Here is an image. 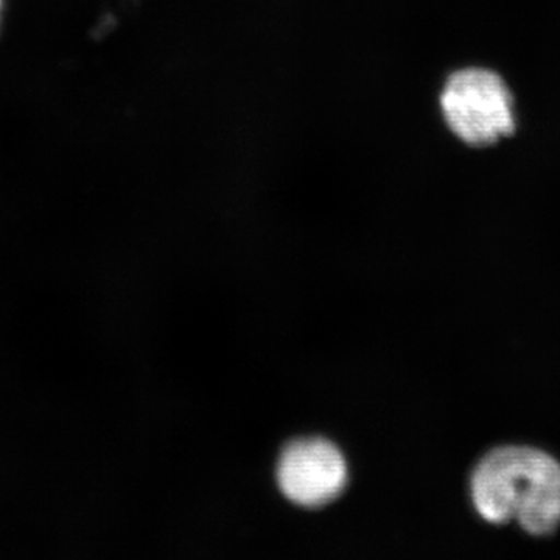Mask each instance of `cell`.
Here are the masks:
<instances>
[{
  "label": "cell",
  "instance_id": "obj_1",
  "mask_svg": "<svg viewBox=\"0 0 560 560\" xmlns=\"http://www.w3.org/2000/svg\"><path fill=\"white\" fill-rule=\"evenodd\" d=\"M470 497L482 521L551 536L560 526V463L526 445L493 448L471 471Z\"/></svg>",
  "mask_w": 560,
  "mask_h": 560
},
{
  "label": "cell",
  "instance_id": "obj_3",
  "mask_svg": "<svg viewBox=\"0 0 560 560\" xmlns=\"http://www.w3.org/2000/svg\"><path fill=\"white\" fill-rule=\"evenodd\" d=\"M280 489L287 499L304 508H319L337 499L348 485V466L330 442H293L283 451L278 467Z\"/></svg>",
  "mask_w": 560,
  "mask_h": 560
},
{
  "label": "cell",
  "instance_id": "obj_2",
  "mask_svg": "<svg viewBox=\"0 0 560 560\" xmlns=\"http://www.w3.org/2000/svg\"><path fill=\"white\" fill-rule=\"evenodd\" d=\"M441 108L451 130L469 145H490L514 132L511 92L490 70L453 73L442 92Z\"/></svg>",
  "mask_w": 560,
  "mask_h": 560
},
{
  "label": "cell",
  "instance_id": "obj_4",
  "mask_svg": "<svg viewBox=\"0 0 560 560\" xmlns=\"http://www.w3.org/2000/svg\"><path fill=\"white\" fill-rule=\"evenodd\" d=\"M3 0H0V25H2Z\"/></svg>",
  "mask_w": 560,
  "mask_h": 560
}]
</instances>
